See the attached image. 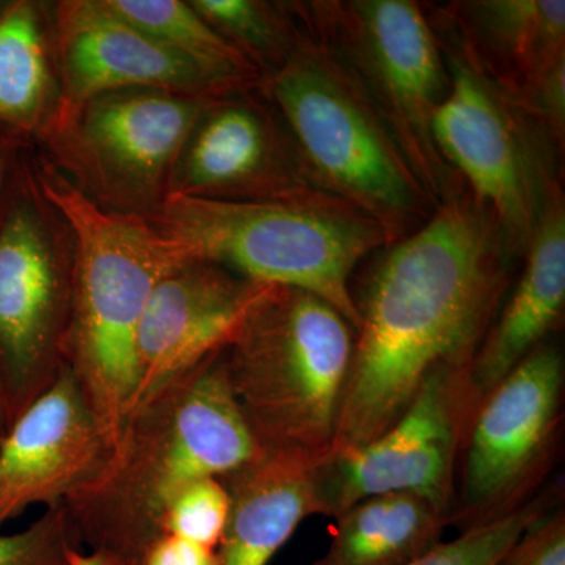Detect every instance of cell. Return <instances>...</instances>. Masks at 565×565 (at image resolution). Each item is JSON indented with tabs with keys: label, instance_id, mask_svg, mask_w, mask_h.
Listing matches in <instances>:
<instances>
[{
	"label": "cell",
	"instance_id": "6da1fadb",
	"mask_svg": "<svg viewBox=\"0 0 565 565\" xmlns=\"http://www.w3.org/2000/svg\"><path fill=\"white\" fill-rule=\"evenodd\" d=\"M508 244L489 210L451 195L374 267L359 308L332 456L370 444L430 375L470 367L508 280Z\"/></svg>",
	"mask_w": 565,
	"mask_h": 565
},
{
	"label": "cell",
	"instance_id": "7a4b0ae2",
	"mask_svg": "<svg viewBox=\"0 0 565 565\" xmlns=\"http://www.w3.org/2000/svg\"><path fill=\"white\" fill-rule=\"evenodd\" d=\"M262 455L221 351L134 407L98 470L62 505L82 548L141 563L185 487Z\"/></svg>",
	"mask_w": 565,
	"mask_h": 565
},
{
	"label": "cell",
	"instance_id": "3957f363",
	"mask_svg": "<svg viewBox=\"0 0 565 565\" xmlns=\"http://www.w3.org/2000/svg\"><path fill=\"white\" fill-rule=\"evenodd\" d=\"M32 163L41 192L62 212L76 245L63 363L110 448L136 403L137 338L152 289L189 258L145 218L90 202L43 156Z\"/></svg>",
	"mask_w": 565,
	"mask_h": 565
},
{
	"label": "cell",
	"instance_id": "277c9868",
	"mask_svg": "<svg viewBox=\"0 0 565 565\" xmlns=\"http://www.w3.org/2000/svg\"><path fill=\"white\" fill-rule=\"evenodd\" d=\"M355 329L315 294L267 285L223 349L226 377L266 455L332 457Z\"/></svg>",
	"mask_w": 565,
	"mask_h": 565
},
{
	"label": "cell",
	"instance_id": "5b68a950",
	"mask_svg": "<svg viewBox=\"0 0 565 565\" xmlns=\"http://www.w3.org/2000/svg\"><path fill=\"white\" fill-rule=\"evenodd\" d=\"M185 258L221 264L263 285L315 294L359 326L356 266L399 239L340 200L236 203L169 196L150 221Z\"/></svg>",
	"mask_w": 565,
	"mask_h": 565
},
{
	"label": "cell",
	"instance_id": "8992f818",
	"mask_svg": "<svg viewBox=\"0 0 565 565\" xmlns=\"http://www.w3.org/2000/svg\"><path fill=\"white\" fill-rule=\"evenodd\" d=\"M259 90L280 115L308 172L334 199L399 237L437 207L351 70L305 25Z\"/></svg>",
	"mask_w": 565,
	"mask_h": 565
},
{
	"label": "cell",
	"instance_id": "52a82bcc",
	"mask_svg": "<svg viewBox=\"0 0 565 565\" xmlns=\"http://www.w3.org/2000/svg\"><path fill=\"white\" fill-rule=\"evenodd\" d=\"M24 148L0 199V393L11 424L62 373L76 245Z\"/></svg>",
	"mask_w": 565,
	"mask_h": 565
},
{
	"label": "cell",
	"instance_id": "ba28073f",
	"mask_svg": "<svg viewBox=\"0 0 565 565\" xmlns=\"http://www.w3.org/2000/svg\"><path fill=\"white\" fill-rule=\"evenodd\" d=\"M300 21L351 70L435 206L449 199L435 148V111L448 92L441 44L411 0H352L296 7Z\"/></svg>",
	"mask_w": 565,
	"mask_h": 565
},
{
	"label": "cell",
	"instance_id": "9c48e42d",
	"mask_svg": "<svg viewBox=\"0 0 565 565\" xmlns=\"http://www.w3.org/2000/svg\"><path fill=\"white\" fill-rule=\"evenodd\" d=\"M210 98L152 88L103 93L55 118L36 145L90 202L150 221Z\"/></svg>",
	"mask_w": 565,
	"mask_h": 565
},
{
	"label": "cell",
	"instance_id": "30bf717a",
	"mask_svg": "<svg viewBox=\"0 0 565 565\" xmlns=\"http://www.w3.org/2000/svg\"><path fill=\"white\" fill-rule=\"evenodd\" d=\"M445 51L448 92L434 115L435 148L490 211L511 252H525L557 180L535 125L455 40ZM552 141V140H550Z\"/></svg>",
	"mask_w": 565,
	"mask_h": 565
},
{
	"label": "cell",
	"instance_id": "8fae6325",
	"mask_svg": "<svg viewBox=\"0 0 565 565\" xmlns=\"http://www.w3.org/2000/svg\"><path fill=\"white\" fill-rule=\"evenodd\" d=\"M564 359L541 345L476 407L462 445L451 525H486L527 503L559 438Z\"/></svg>",
	"mask_w": 565,
	"mask_h": 565
},
{
	"label": "cell",
	"instance_id": "7c38bea8",
	"mask_svg": "<svg viewBox=\"0 0 565 565\" xmlns=\"http://www.w3.org/2000/svg\"><path fill=\"white\" fill-rule=\"evenodd\" d=\"M476 407L470 367L430 375L384 434L319 465L323 515L337 519L385 493L418 494L451 515L457 459Z\"/></svg>",
	"mask_w": 565,
	"mask_h": 565
},
{
	"label": "cell",
	"instance_id": "4fadbf2b",
	"mask_svg": "<svg viewBox=\"0 0 565 565\" xmlns=\"http://www.w3.org/2000/svg\"><path fill=\"white\" fill-rule=\"evenodd\" d=\"M169 196L236 203L338 200L308 172L259 84L210 98L174 163Z\"/></svg>",
	"mask_w": 565,
	"mask_h": 565
},
{
	"label": "cell",
	"instance_id": "5bb4252c",
	"mask_svg": "<svg viewBox=\"0 0 565 565\" xmlns=\"http://www.w3.org/2000/svg\"><path fill=\"white\" fill-rule=\"evenodd\" d=\"M52 29L61 77L55 118L109 92L152 88L214 96L234 90L125 20L106 0L52 3Z\"/></svg>",
	"mask_w": 565,
	"mask_h": 565
},
{
	"label": "cell",
	"instance_id": "9a60e30c",
	"mask_svg": "<svg viewBox=\"0 0 565 565\" xmlns=\"http://www.w3.org/2000/svg\"><path fill=\"white\" fill-rule=\"evenodd\" d=\"M266 286L204 259L163 275L140 322L134 407L223 351Z\"/></svg>",
	"mask_w": 565,
	"mask_h": 565
},
{
	"label": "cell",
	"instance_id": "2e32d148",
	"mask_svg": "<svg viewBox=\"0 0 565 565\" xmlns=\"http://www.w3.org/2000/svg\"><path fill=\"white\" fill-rule=\"evenodd\" d=\"M109 451L76 379L63 366L54 384L11 424L0 446V527L33 505L63 504Z\"/></svg>",
	"mask_w": 565,
	"mask_h": 565
},
{
	"label": "cell",
	"instance_id": "e0dca14e",
	"mask_svg": "<svg viewBox=\"0 0 565 565\" xmlns=\"http://www.w3.org/2000/svg\"><path fill=\"white\" fill-rule=\"evenodd\" d=\"M522 277L470 364L476 404L544 345L564 313L565 204L559 182L550 189L526 247Z\"/></svg>",
	"mask_w": 565,
	"mask_h": 565
},
{
	"label": "cell",
	"instance_id": "ac0fdd59",
	"mask_svg": "<svg viewBox=\"0 0 565 565\" xmlns=\"http://www.w3.org/2000/svg\"><path fill=\"white\" fill-rule=\"evenodd\" d=\"M230 497L215 565H267L311 515H323L318 467L266 455L218 478Z\"/></svg>",
	"mask_w": 565,
	"mask_h": 565
},
{
	"label": "cell",
	"instance_id": "d6986e66",
	"mask_svg": "<svg viewBox=\"0 0 565 565\" xmlns=\"http://www.w3.org/2000/svg\"><path fill=\"white\" fill-rule=\"evenodd\" d=\"M459 43L515 98L565 61L564 0H484L455 7Z\"/></svg>",
	"mask_w": 565,
	"mask_h": 565
},
{
	"label": "cell",
	"instance_id": "ffe728a7",
	"mask_svg": "<svg viewBox=\"0 0 565 565\" xmlns=\"http://www.w3.org/2000/svg\"><path fill=\"white\" fill-rule=\"evenodd\" d=\"M61 107L52 3L0 2V132L39 143Z\"/></svg>",
	"mask_w": 565,
	"mask_h": 565
},
{
	"label": "cell",
	"instance_id": "44dd1931",
	"mask_svg": "<svg viewBox=\"0 0 565 565\" xmlns=\"http://www.w3.org/2000/svg\"><path fill=\"white\" fill-rule=\"evenodd\" d=\"M449 525V512L418 494H375L337 516L313 565H408L440 544Z\"/></svg>",
	"mask_w": 565,
	"mask_h": 565
},
{
	"label": "cell",
	"instance_id": "7402d4cb",
	"mask_svg": "<svg viewBox=\"0 0 565 565\" xmlns=\"http://www.w3.org/2000/svg\"><path fill=\"white\" fill-rule=\"evenodd\" d=\"M134 25L188 58L228 88L255 87L262 74L233 44L214 31L191 0H106Z\"/></svg>",
	"mask_w": 565,
	"mask_h": 565
},
{
	"label": "cell",
	"instance_id": "603a6c76",
	"mask_svg": "<svg viewBox=\"0 0 565 565\" xmlns=\"http://www.w3.org/2000/svg\"><path fill=\"white\" fill-rule=\"evenodd\" d=\"M203 20L266 76L286 61L300 28L296 7L263 0H191Z\"/></svg>",
	"mask_w": 565,
	"mask_h": 565
},
{
	"label": "cell",
	"instance_id": "cb8c5ba5",
	"mask_svg": "<svg viewBox=\"0 0 565 565\" xmlns=\"http://www.w3.org/2000/svg\"><path fill=\"white\" fill-rule=\"evenodd\" d=\"M553 503L552 494L531 498L511 514L463 531L452 541H441L408 565H498L527 525L553 508Z\"/></svg>",
	"mask_w": 565,
	"mask_h": 565
},
{
	"label": "cell",
	"instance_id": "d4e9b609",
	"mask_svg": "<svg viewBox=\"0 0 565 565\" xmlns=\"http://www.w3.org/2000/svg\"><path fill=\"white\" fill-rule=\"evenodd\" d=\"M228 512L230 497L221 479H200L185 487L167 508L162 516V535H172L215 552Z\"/></svg>",
	"mask_w": 565,
	"mask_h": 565
},
{
	"label": "cell",
	"instance_id": "484cf974",
	"mask_svg": "<svg viewBox=\"0 0 565 565\" xmlns=\"http://www.w3.org/2000/svg\"><path fill=\"white\" fill-rule=\"evenodd\" d=\"M81 550L62 504L44 509L20 533L0 534V565H70Z\"/></svg>",
	"mask_w": 565,
	"mask_h": 565
},
{
	"label": "cell",
	"instance_id": "4316f807",
	"mask_svg": "<svg viewBox=\"0 0 565 565\" xmlns=\"http://www.w3.org/2000/svg\"><path fill=\"white\" fill-rule=\"evenodd\" d=\"M498 565H565V514L550 508L520 534Z\"/></svg>",
	"mask_w": 565,
	"mask_h": 565
},
{
	"label": "cell",
	"instance_id": "83f0119b",
	"mask_svg": "<svg viewBox=\"0 0 565 565\" xmlns=\"http://www.w3.org/2000/svg\"><path fill=\"white\" fill-rule=\"evenodd\" d=\"M141 565H215V552L172 535H162L148 550Z\"/></svg>",
	"mask_w": 565,
	"mask_h": 565
},
{
	"label": "cell",
	"instance_id": "f1b7e54d",
	"mask_svg": "<svg viewBox=\"0 0 565 565\" xmlns=\"http://www.w3.org/2000/svg\"><path fill=\"white\" fill-rule=\"evenodd\" d=\"M70 565H141V563L117 553L103 552V550H81L71 557Z\"/></svg>",
	"mask_w": 565,
	"mask_h": 565
},
{
	"label": "cell",
	"instance_id": "f546056e",
	"mask_svg": "<svg viewBox=\"0 0 565 565\" xmlns=\"http://www.w3.org/2000/svg\"><path fill=\"white\" fill-rule=\"evenodd\" d=\"M24 148L29 147H25L20 140L0 132V199H2L3 188H6L11 167H13L14 161Z\"/></svg>",
	"mask_w": 565,
	"mask_h": 565
},
{
	"label": "cell",
	"instance_id": "4dcf8cb0",
	"mask_svg": "<svg viewBox=\"0 0 565 565\" xmlns=\"http://www.w3.org/2000/svg\"><path fill=\"white\" fill-rule=\"evenodd\" d=\"M10 427L11 418L9 411H7L6 401H3L2 393H0V446H2L7 435H9Z\"/></svg>",
	"mask_w": 565,
	"mask_h": 565
}]
</instances>
